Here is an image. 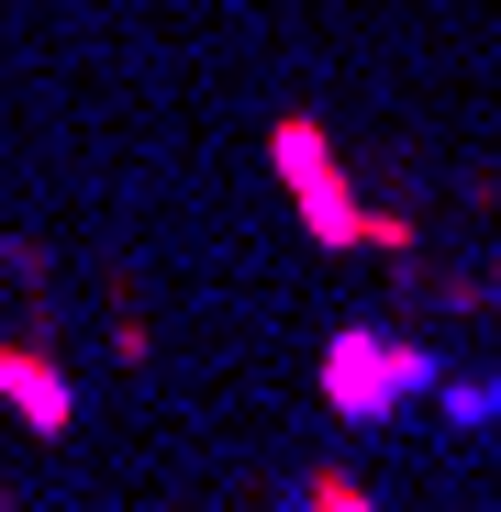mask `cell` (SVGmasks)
Here are the masks:
<instances>
[{
	"label": "cell",
	"mask_w": 501,
	"mask_h": 512,
	"mask_svg": "<svg viewBox=\"0 0 501 512\" xmlns=\"http://www.w3.org/2000/svg\"><path fill=\"white\" fill-rule=\"evenodd\" d=\"M401 390H435V357L424 346H401V334H368V323H346L323 346V401L346 412V423H390L401 412Z\"/></svg>",
	"instance_id": "2"
},
{
	"label": "cell",
	"mask_w": 501,
	"mask_h": 512,
	"mask_svg": "<svg viewBox=\"0 0 501 512\" xmlns=\"http://www.w3.org/2000/svg\"><path fill=\"white\" fill-rule=\"evenodd\" d=\"M0 401H12V423L45 435V446L78 423V390H67V368H56L45 346H0Z\"/></svg>",
	"instance_id": "3"
},
{
	"label": "cell",
	"mask_w": 501,
	"mask_h": 512,
	"mask_svg": "<svg viewBox=\"0 0 501 512\" xmlns=\"http://www.w3.org/2000/svg\"><path fill=\"white\" fill-rule=\"evenodd\" d=\"M268 167H279V190H290V212H301V234H312L323 256H357V245H368V201H357L346 156H334V134H323L312 112H279V123H268Z\"/></svg>",
	"instance_id": "1"
},
{
	"label": "cell",
	"mask_w": 501,
	"mask_h": 512,
	"mask_svg": "<svg viewBox=\"0 0 501 512\" xmlns=\"http://www.w3.org/2000/svg\"><path fill=\"white\" fill-rule=\"evenodd\" d=\"M290 501H312V512H368V490H357L346 468H312V479H301Z\"/></svg>",
	"instance_id": "4"
}]
</instances>
